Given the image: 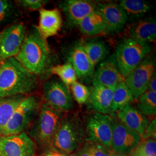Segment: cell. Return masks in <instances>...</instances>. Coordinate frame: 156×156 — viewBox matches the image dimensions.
<instances>
[{
    "instance_id": "1",
    "label": "cell",
    "mask_w": 156,
    "mask_h": 156,
    "mask_svg": "<svg viewBox=\"0 0 156 156\" xmlns=\"http://www.w3.org/2000/svg\"><path fill=\"white\" fill-rule=\"evenodd\" d=\"M37 84V76L29 73L15 57L0 62V99L27 94Z\"/></svg>"
},
{
    "instance_id": "2",
    "label": "cell",
    "mask_w": 156,
    "mask_h": 156,
    "mask_svg": "<svg viewBox=\"0 0 156 156\" xmlns=\"http://www.w3.org/2000/svg\"><path fill=\"white\" fill-rule=\"evenodd\" d=\"M29 73L36 76L46 72L50 66L51 53L48 42L37 26L26 34L18 54L15 57Z\"/></svg>"
},
{
    "instance_id": "3",
    "label": "cell",
    "mask_w": 156,
    "mask_h": 156,
    "mask_svg": "<svg viewBox=\"0 0 156 156\" xmlns=\"http://www.w3.org/2000/svg\"><path fill=\"white\" fill-rule=\"evenodd\" d=\"M65 113L45 102L41 104L38 117L27 134L37 147L44 151L51 149L54 137Z\"/></svg>"
},
{
    "instance_id": "4",
    "label": "cell",
    "mask_w": 156,
    "mask_h": 156,
    "mask_svg": "<svg viewBox=\"0 0 156 156\" xmlns=\"http://www.w3.org/2000/svg\"><path fill=\"white\" fill-rule=\"evenodd\" d=\"M84 140V128L80 119L75 114L65 115L54 137L51 149L71 155L78 151Z\"/></svg>"
},
{
    "instance_id": "5",
    "label": "cell",
    "mask_w": 156,
    "mask_h": 156,
    "mask_svg": "<svg viewBox=\"0 0 156 156\" xmlns=\"http://www.w3.org/2000/svg\"><path fill=\"white\" fill-rule=\"evenodd\" d=\"M151 50L149 44L127 38L117 45L115 53L119 71L124 79L145 58Z\"/></svg>"
},
{
    "instance_id": "6",
    "label": "cell",
    "mask_w": 156,
    "mask_h": 156,
    "mask_svg": "<svg viewBox=\"0 0 156 156\" xmlns=\"http://www.w3.org/2000/svg\"><path fill=\"white\" fill-rule=\"evenodd\" d=\"M41 104L34 95H27L17 105L7 124L2 136L26 133L38 114Z\"/></svg>"
},
{
    "instance_id": "7",
    "label": "cell",
    "mask_w": 156,
    "mask_h": 156,
    "mask_svg": "<svg viewBox=\"0 0 156 156\" xmlns=\"http://www.w3.org/2000/svg\"><path fill=\"white\" fill-rule=\"evenodd\" d=\"M113 120L110 115L94 112L90 116L85 126L86 142L100 144L111 150Z\"/></svg>"
},
{
    "instance_id": "8",
    "label": "cell",
    "mask_w": 156,
    "mask_h": 156,
    "mask_svg": "<svg viewBox=\"0 0 156 156\" xmlns=\"http://www.w3.org/2000/svg\"><path fill=\"white\" fill-rule=\"evenodd\" d=\"M45 103L56 110L66 113L73 108L69 87L58 79H51L42 85Z\"/></svg>"
},
{
    "instance_id": "9",
    "label": "cell",
    "mask_w": 156,
    "mask_h": 156,
    "mask_svg": "<svg viewBox=\"0 0 156 156\" xmlns=\"http://www.w3.org/2000/svg\"><path fill=\"white\" fill-rule=\"evenodd\" d=\"M155 68L154 60L147 56L124 79L134 100L147 90L151 79L156 74Z\"/></svg>"
},
{
    "instance_id": "10",
    "label": "cell",
    "mask_w": 156,
    "mask_h": 156,
    "mask_svg": "<svg viewBox=\"0 0 156 156\" xmlns=\"http://www.w3.org/2000/svg\"><path fill=\"white\" fill-rule=\"evenodd\" d=\"M37 149L26 133L0 138V156H37Z\"/></svg>"
},
{
    "instance_id": "11",
    "label": "cell",
    "mask_w": 156,
    "mask_h": 156,
    "mask_svg": "<svg viewBox=\"0 0 156 156\" xmlns=\"http://www.w3.org/2000/svg\"><path fill=\"white\" fill-rule=\"evenodd\" d=\"M112 151L126 156L129 155L139 144L142 136L124 126L117 117H112Z\"/></svg>"
},
{
    "instance_id": "12",
    "label": "cell",
    "mask_w": 156,
    "mask_h": 156,
    "mask_svg": "<svg viewBox=\"0 0 156 156\" xmlns=\"http://www.w3.org/2000/svg\"><path fill=\"white\" fill-rule=\"evenodd\" d=\"M26 27L23 23L13 24L0 33V62L15 57L26 37Z\"/></svg>"
},
{
    "instance_id": "13",
    "label": "cell",
    "mask_w": 156,
    "mask_h": 156,
    "mask_svg": "<svg viewBox=\"0 0 156 156\" xmlns=\"http://www.w3.org/2000/svg\"><path fill=\"white\" fill-rule=\"evenodd\" d=\"M122 79L118 69L115 53L100 63L93 77V80L96 82L113 91Z\"/></svg>"
},
{
    "instance_id": "14",
    "label": "cell",
    "mask_w": 156,
    "mask_h": 156,
    "mask_svg": "<svg viewBox=\"0 0 156 156\" xmlns=\"http://www.w3.org/2000/svg\"><path fill=\"white\" fill-rule=\"evenodd\" d=\"M93 87L90 90L87 104L95 112L105 115L111 114L113 90L92 80Z\"/></svg>"
},
{
    "instance_id": "15",
    "label": "cell",
    "mask_w": 156,
    "mask_h": 156,
    "mask_svg": "<svg viewBox=\"0 0 156 156\" xmlns=\"http://www.w3.org/2000/svg\"><path fill=\"white\" fill-rule=\"evenodd\" d=\"M97 10L100 12L106 23V31L118 33L123 29L128 16L123 8L114 2L98 4Z\"/></svg>"
},
{
    "instance_id": "16",
    "label": "cell",
    "mask_w": 156,
    "mask_h": 156,
    "mask_svg": "<svg viewBox=\"0 0 156 156\" xmlns=\"http://www.w3.org/2000/svg\"><path fill=\"white\" fill-rule=\"evenodd\" d=\"M61 8L68 22L77 26L84 17L97 9V5L87 0H68L62 3Z\"/></svg>"
},
{
    "instance_id": "17",
    "label": "cell",
    "mask_w": 156,
    "mask_h": 156,
    "mask_svg": "<svg viewBox=\"0 0 156 156\" xmlns=\"http://www.w3.org/2000/svg\"><path fill=\"white\" fill-rule=\"evenodd\" d=\"M39 24L37 27L41 36L46 39L57 35L62 26V17L58 8L39 10Z\"/></svg>"
},
{
    "instance_id": "18",
    "label": "cell",
    "mask_w": 156,
    "mask_h": 156,
    "mask_svg": "<svg viewBox=\"0 0 156 156\" xmlns=\"http://www.w3.org/2000/svg\"><path fill=\"white\" fill-rule=\"evenodd\" d=\"M68 62L74 68L77 78L82 80H88L93 77L94 67L84 50L82 43L75 45L68 56Z\"/></svg>"
},
{
    "instance_id": "19",
    "label": "cell",
    "mask_w": 156,
    "mask_h": 156,
    "mask_svg": "<svg viewBox=\"0 0 156 156\" xmlns=\"http://www.w3.org/2000/svg\"><path fill=\"white\" fill-rule=\"evenodd\" d=\"M117 113V118L121 123L141 136L151 123L147 116L132 105L126 107Z\"/></svg>"
},
{
    "instance_id": "20",
    "label": "cell",
    "mask_w": 156,
    "mask_h": 156,
    "mask_svg": "<svg viewBox=\"0 0 156 156\" xmlns=\"http://www.w3.org/2000/svg\"><path fill=\"white\" fill-rule=\"evenodd\" d=\"M128 38L147 44L155 42L156 39L155 18H146L134 23L128 30Z\"/></svg>"
},
{
    "instance_id": "21",
    "label": "cell",
    "mask_w": 156,
    "mask_h": 156,
    "mask_svg": "<svg viewBox=\"0 0 156 156\" xmlns=\"http://www.w3.org/2000/svg\"><path fill=\"white\" fill-rule=\"evenodd\" d=\"M80 32L86 36H94L106 31L105 20L97 9L84 17L77 25Z\"/></svg>"
},
{
    "instance_id": "22",
    "label": "cell",
    "mask_w": 156,
    "mask_h": 156,
    "mask_svg": "<svg viewBox=\"0 0 156 156\" xmlns=\"http://www.w3.org/2000/svg\"><path fill=\"white\" fill-rule=\"evenodd\" d=\"M134 98L128 86L122 79L113 91L111 114L117 113L126 107L131 105Z\"/></svg>"
},
{
    "instance_id": "23",
    "label": "cell",
    "mask_w": 156,
    "mask_h": 156,
    "mask_svg": "<svg viewBox=\"0 0 156 156\" xmlns=\"http://www.w3.org/2000/svg\"><path fill=\"white\" fill-rule=\"evenodd\" d=\"M26 97L18 95L0 99V138L16 108Z\"/></svg>"
},
{
    "instance_id": "24",
    "label": "cell",
    "mask_w": 156,
    "mask_h": 156,
    "mask_svg": "<svg viewBox=\"0 0 156 156\" xmlns=\"http://www.w3.org/2000/svg\"><path fill=\"white\" fill-rule=\"evenodd\" d=\"M82 44L90 62L94 67L104 60L109 54L106 45L101 41L91 40Z\"/></svg>"
},
{
    "instance_id": "25",
    "label": "cell",
    "mask_w": 156,
    "mask_h": 156,
    "mask_svg": "<svg viewBox=\"0 0 156 156\" xmlns=\"http://www.w3.org/2000/svg\"><path fill=\"white\" fill-rule=\"evenodd\" d=\"M119 5L126 13L127 16L139 18L145 15L151 9L150 5L142 0H122Z\"/></svg>"
},
{
    "instance_id": "26",
    "label": "cell",
    "mask_w": 156,
    "mask_h": 156,
    "mask_svg": "<svg viewBox=\"0 0 156 156\" xmlns=\"http://www.w3.org/2000/svg\"><path fill=\"white\" fill-rule=\"evenodd\" d=\"M137 101V109L146 116H154L156 114V92L146 90Z\"/></svg>"
},
{
    "instance_id": "27",
    "label": "cell",
    "mask_w": 156,
    "mask_h": 156,
    "mask_svg": "<svg viewBox=\"0 0 156 156\" xmlns=\"http://www.w3.org/2000/svg\"><path fill=\"white\" fill-rule=\"evenodd\" d=\"M50 71L52 74L57 76L60 80L68 86L77 81L76 72L69 62L53 66L50 68Z\"/></svg>"
},
{
    "instance_id": "28",
    "label": "cell",
    "mask_w": 156,
    "mask_h": 156,
    "mask_svg": "<svg viewBox=\"0 0 156 156\" xmlns=\"http://www.w3.org/2000/svg\"><path fill=\"white\" fill-rule=\"evenodd\" d=\"M134 151L142 156H156V138L142 139Z\"/></svg>"
},
{
    "instance_id": "29",
    "label": "cell",
    "mask_w": 156,
    "mask_h": 156,
    "mask_svg": "<svg viewBox=\"0 0 156 156\" xmlns=\"http://www.w3.org/2000/svg\"><path fill=\"white\" fill-rule=\"evenodd\" d=\"M71 87L73 96L79 104L87 102L90 93V90L87 86L76 81L71 85Z\"/></svg>"
},
{
    "instance_id": "30",
    "label": "cell",
    "mask_w": 156,
    "mask_h": 156,
    "mask_svg": "<svg viewBox=\"0 0 156 156\" xmlns=\"http://www.w3.org/2000/svg\"><path fill=\"white\" fill-rule=\"evenodd\" d=\"M91 156H109L112 151L97 143L86 142L83 145Z\"/></svg>"
},
{
    "instance_id": "31",
    "label": "cell",
    "mask_w": 156,
    "mask_h": 156,
    "mask_svg": "<svg viewBox=\"0 0 156 156\" xmlns=\"http://www.w3.org/2000/svg\"><path fill=\"white\" fill-rule=\"evenodd\" d=\"M17 2L21 6L30 11L39 10L48 2L44 0H20Z\"/></svg>"
},
{
    "instance_id": "32",
    "label": "cell",
    "mask_w": 156,
    "mask_h": 156,
    "mask_svg": "<svg viewBox=\"0 0 156 156\" xmlns=\"http://www.w3.org/2000/svg\"><path fill=\"white\" fill-rule=\"evenodd\" d=\"M11 9V5L9 1L0 0V24L8 16Z\"/></svg>"
},
{
    "instance_id": "33",
    "label": "cell",
    "mask_w": 156,
    "mask_h": 156,
    "mask_svg": "<svg viewBox=\"0 0 156 156\" xmlns=\"http://www.w3.org/2000/svg\"><path fill=\"white\" fill-rule=\"evenodd\" d=\"M39 156H71V155H66L55 150L50 149L49 151H45Z\"/></svg>"
},
{
    "instance_id": "34",
    "label": "cell",
    "mask_w": 156,
    "mask_h": 156,
    "mask_svg": "<svg viewBox=\"0 0 156 156\" xmlns=\"http://www.w3.org/2000/svg\"><path fill=\"white\" fill-rule=\"evenodd\" d=\"M71 156H91L89 153V152L87 151V149L83 146L80 149H79L76 153L71 154Z\"/></svg>"
},
{
    "instance_id": "35",
    "label": "cell",
    "mask_w": 156,
    "mask_h": 156,
    "mask_svg": "<svg viewBox=\"0 0 156 156\" xmlns=\"http://www.w3.org/2000/svg\"><path fill=\"white\" fill-rule=\"evenodd\" d=\"M147 90L156 92V74L151 79V81L148 85Z\"/></svg>"
},
{
    "instance_id": "36",
    "label": "cell",
    "mask_w": 156,
    "mask_h": 156,
    "mask_svg": "<svg viewBox=\"0 0 156 156\" xmlns=\"http://www.w3.org/2000/svg\"><path fill=\"white\" fill-rule=\"evenodd\" d=\"M109 156H127L125 154H119V153H115L114 151H112L111 154Z\"/></svg>"
},
{
    "instance_id": "37",
    "label": "cell",
    "mask_w": 156,
    "mask_h": 156,
    "mask_svg": "<svg viewBox=\"0 0 156 156\" xmlns=\"http://www.w3.org/2000/svg\"><path fill=\"white\" fill-rule=\"evenodd\" d=\"M128 156H142V155H140V154L139 153H136V151H133Z\"/></svg>"
}]
</instances>
